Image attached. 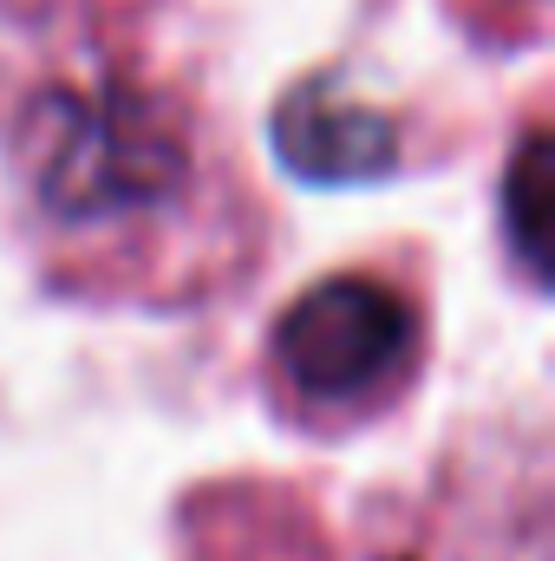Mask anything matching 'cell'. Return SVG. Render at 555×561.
I'll use <instances>...</instances> for the list:
<instances>
[{
  "label": "cell",
  "mask_w": 555,
  "mask_h": 561,
  "mask_svg": "<svg viewBox=\"0 0 555 561\" xmlns=\"http://www.w3.org/2000/svg\"><path fill=\"white\" fill-rule=\"evenodd\" d=\"M275 150L287 157V170L314 176V183H366L380 170H393L399 138L393 125L360 105V99H340L333 85H301L287 92L275 112Z\"/></svg>",
  "instance_id": "3"
},
{
  "label": "cell",
  "mask_w": 555,
  "mask_h": 561,
  "mask_svg": "<svg viewBox=\"0 0 555 561\" xmlns=\"http://www.w3.org/2000/svg\"><path fill=\"white\" fill-rule=\"evenodd\" d=\"M412 346V313L393 287L366 275H340L307 287L275 327L281 373L307 399H360L399 373Z\"/></svg>",
  "instance_id": "2"
},
{
  "label": "cell",
  "mask_w": 555,
  "mask_h": 561,
  "mask_svg": "<svg viewBox=\"0 0 555 561\" xmlns=\"http://www.w3.org/2000/svg\"><path fill=\"white\" fill-rule=\"evenodd\" d=\"M503 203H510V236H517V255L530 275H543V216H550V138H536L517 150V170L503 183Z\"/></svg>",
  "instance_id": "4"
},
{
  "label": "cell",
  "mask_w": 555,
  "mask_h": 561,
  "mask_svg": "<svg viewBox=\"0 0 555 561\" xmlns=\"http://www.w3.org/2000/svg\"><path fill=\"white\" fill-rule=\"evenodd\" d=\"M26 176L53 216L105 222L177 190L183 144L132 92H53L26 118Z\"/></svg>",
  "instance_id": "1"
}]
</instances>
